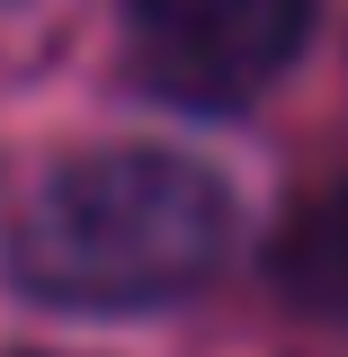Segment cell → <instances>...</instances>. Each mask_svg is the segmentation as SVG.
<instances>
[{"mask_svg":"<svg viewBox=\"0 0 348 357\" xmlns=\"http://www.w3.org/2000/svg\"><path fill=\"white\" fill-rule=\"evenodd\" d=\"M0 259L36 304L143 312L197 295L232 259V188L188 152L107 143L54 170L0 215Z\"/></svg>","mask_w":348,"mask_h":357,"instance_id":"cell-1","label":"cell"},{"mask_svg":"<svg viewBox=\"0 0 348 357\" xmlns=\"http://www.w3.org/2000/svg\"><path fill=\"white\" fill-rule=\"evenodd\" d=\"M268 277L295 312L348 321V178H321L312 197H295V215L268 241Z\"/></svg>","mask_w":348,"mask_h":357,"instance_id":"cell-3","label":"cell"},{"mask_svg":"<svg viewBox=\"0 0 348 357\" xmlns=\"http://www.w3.org/2000/svg\"><path fill=\"white\" fill-rule=\"evenodd\" d=\"M126 45L179 107H250L312 45V0H126Z\"/></svg>","mask_w":348,"mask_h":357,"instance_id":"cell-2","label":"cell"}]
</instances>
